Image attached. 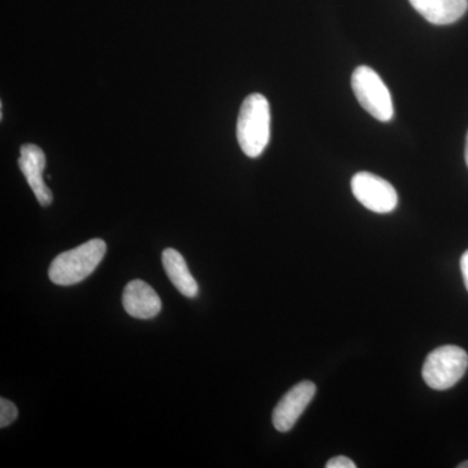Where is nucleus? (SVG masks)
<instances>
[{
  "label": "nucleus",
  "instance_id": "1",
  "mask_svg": "<svg viewBox=\"0 0 468 468\" xmlns=\"http://www.w3.org/2000/svg\"><path fill=\"white\" fill-rule=\"evenodd\" d=\"M271 112L267 98L250 94L242 101L237 120V140L249 158H258L270 143Z\"/></svg>",
  "mask_w": 468,
  "mask_h": 468
},
{
  "label": "nucleus",
  "instance_id": "2",
  "mask_svg": "<svg viewBox=\"0 0 468 468\" xmlns=\"http://www.w3.org/2000/svg\"><path fill=\"white\" fill-rule=\"evenodd\" d=\"M106 251V242L94 239L72 250L61 252L52 261L48 277L60 286L79 284L97 270Z\"/></svg>",
  "mask_w": 468,
  "mask_h": 468
},
{
  "label": "nucleus",
  "instance_id": "3",
  "mask_svg": "<svg viewBox=\"0 0 468 468\" xmlns=\"http://www.w3.org/2000/svg\"><path fill=\"white\" fill-rule=\"evenodd\" d=\"M468 368L466 351L454 345L437 347L424 362V381L435 390H446L454 387L464 377Z\"/></svg>",
  "mask_w": 468,
  "mask_h": 468
},
{
  "label": "nucleus",
  "instance_id": "4",
  "mask_svg": "<svg viewBox=\"0 0 468 468\" xmlns=\"http://www.w3.org/2000/svg\"><path fill=\"white\" fill-rule=\"evenodd\" d=\"M354 94L369 115L378 122H388L393 119L392 95L381 77L372 68L360 66L351 76Z\"/></svg>",
  "mask_w": 468,
  "mask_h": 468
},
{
  "label": "nucleus",
  "instance_id": "5",
  "mask_svg": "<svg viewBox=\"0 0 468 468\" xmlns=\"http://www.w3.org/2000/svg\"><path fill=\"white\" fill-rule=\"evenodd\" d=\"M354 197L369 211L389 214L399 203V196L392 184L369 172H359L351 180Z\"/></svg>",
  "mask_w": 468,
  "mask_h": 468
},
{
  "label": "nucleus",
  "instance_id": "6",
  "mask_svg": "<svg viewBox=\"0 0 468 468\" xmlns=\"http://www.w3.org/2000/svg\"><path fill=\"white\" fill-rule=\"evenodd\" d=\"M315 393L316 385L313 381L304 380L294 385L273 410V427L279 432H289L313 401Z\"/></svg>",
  "mask_w": 468,
  "mask_h": 468
},
{
  "label": "nucleus",
  "instance_id": "7",
  "mask_svg": "<svg viewBox=\"0 0 468 468\" xmlns=\"http://www.w3.org/2000/svg\"><path fill=\"white\" fill-rule=\"evenodd\" d=\"M46 159L45 153L41 147L37 144H27L21 146L20 158H18V167L23 175L26 176L27 184L32 187L37 201L43 207H48L52 203V193L43 180V172H45Z\"/></svg>",
  "mask_w": 468,
  "mask_h": 468
},
{
  "label": "nucleus",
  "instance_id": "8",
  "mask_svg": "<svg viewBox=\"0 0 468 468\" xmlns=\"http://www.w3.org/2000/svg\"><path fill=\"white\" fill-rule=\"evenodd\" d=\"M122 304L129 315L135 319H153L162 310L158 292L143 280H133L125 286Z\"/></svg>",
  "mask_w": 468,
  "mask_h": 468
},
{
  "label": "nucleus",
  "instance_id": "9",
  "mask_svg": "<svg viewBox=\"0 0 468 468\" xmlns=\"http://www.w3.org/2000/svg\"><path fill=\"white\" fill-rule=\"evenodd\" d=\"M428 23L449 26L464 16L468 0H409Z\"/></svg>",
  "mask_w": 468,
  "mask_h": 468
},
{
  "label": "nucleus",
  "instance_id": "10",
  "mask_svg": "<svg viewBox=\"0 0 468 468\" xmlns=\"http://www.w3.org/2000/svg\"><path fill=\"white\" fill-rule=\"evenodd\" d=\"M163 267L172 284L187 298L197 297L198 284L190 273L183 255L175 249H165L162 254Z\"/></svg>",
  "mask_w": 468,
  "mask_h": 468
},
{
  "label": "nucleus",
  "instance_id": "11",
  "mask_svg": "<svg viewBox=\"0 0 468 468\" xmlns=\"http://www.w3.org/2000/svg\"><path fill=\"white\" fill-rule=\"evenodd\" d=\"M18 415L17 408L8 399H0V427L5 428L16 420Z\"/></svg>",
  "mask_w": 468,
  "mask_h": 468
},
{
  "label": "nucleus",
  "instance_id": "12",
  "mask_svg": "<svg viewBox=\"0 0 468 468\" xmlns=\"http://www.w3.org/2000/svg\"><path fill=\"white\" fill-rule=\"evenodd\" d=\"M326 468H356V463L350 458L338 455V457L332 458L326 462Z\"/></svg>",
  "mask_w": 468,
  "mask_h": 468
},
{
  "label": "nucleus",
  "instance_id": "13",
  "mask_svg": "<svg viewBox=\"0 0 468 468\" xmlns=\"http://www.w3.org/2000/svg\"><path fill=\"white\" fill-rule=\"evenodd\" d=\"M461 270L462 275H463L464 285H466L468 291V250L462 255Z\"/></svg>",
  "mask_w": 468,
  "mask_h": 468
},
{
  "label": "nucleus",
  "instance_id": "14",
  "mask_svg": "<svg viewBox=\"0 0 468 468\" xmlns=\"http://www.w3.org/2000/svg\"><path fill=\"white\" fill-rule=\"evenodd\" d=\"M464 158H466L467 167H468V133L466 140V150H464Z\"/></svg>",
  "mask_w": 468,
  "mask_h": 468
},
{
  "label": "nucleus",
  "instance_id": "15",
  "mask_svg": "<svg viewBox=\"0 0 468 468\" xmlns=\"http://www.w3.org/2000/svg\"><path fill=\"white\" fill-rule=\"evenodd\" d=\"M458 468H468V461L463 463L458 464Z\"/></svg>",
  "mask_w": 468,
  "mask_h": 468
}]
</instances>
